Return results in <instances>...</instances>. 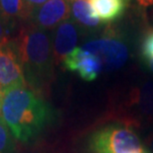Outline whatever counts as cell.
<instances>
[{
    "label": "cell",
    "mask_w": 153,
    "mask_h": 153,
    "mask_svg": "<svg viewBox=\"0 0 153 153\" xmlns=\"http://www.w3.org/2000/svg\"><path fill=\"white\" fill-rule=\"evenodd\" d=\"M23 69L26 85L44 98L55 78V58L52 35L31 23L22 25L13 38Z\"/></svg>",
    "instance_id": "7a4b0ae2"
},
{
    "label": "cell",
    "mask_w": 153,
    "mask_h": 153,
    "mask_svg": "<svg viewBox=\"0 0 153 153\" xmlns=\"http://www.w3.org/2000/svg\"><path fill=\"white\" fill-rule=\"evenodd\" d=\"M70 16L69 0H49L32 11L28 23L48 31L56 29L61 23L70 19Z\"/></svg>",
    "instance_id": "8992f818"
},
{
    "label": "cell",
    "mask_w": 153,
    "mask_h": 153,
    "mask_svg": "<svg viewBox=\"0 0 153 153\" xmlns=\"http://www.w3.org/2000/svg\"><path fill=\"white\" fill-rule=\"evenodd\" d=\"M128 1H129V0H128Z\"/></svg>",
    "instance_id": "7402d4cb"
},
{
    "label": "cell",
    "mask_w": 153,
    "mask_h": 153,
    "mask_svg": "<svg viewBox=\"0 0 153 153\" xmlns=\"http://www.w3.org/2000/svg\"><path fill=\"white\" fill-rule=\"evenodd\" d=\"M135 153H150V152H149V151H148V150H147V149H146V148H143V149H141L140 151H138V152H135Z\"/></svg>",
    "instance_id": "ffe728a7"
},
{
    "label": "cell",
    "mask_w": 153,
    "mask_h": 153,
    "mask_svg": "<svg viewBox=\"0 0 153 153\" xmlns=\"http://www.w3.org/2000/svg\"><path fill=\"white\" fill-rule=\"evenodd\" d=\"M149 146H150L151 150H152V152H153V138L150 140V143H149Z\"/></svg>",
    "instance_id": "44dd1931"
},
{
    "label": "cell",
    "mask_w": 153,
    "mask_h": 153,
    "mask_svg": "<svg viewBox=\"0 0 153 153\" xmlns=\"http://www.w3.org/2000/svg\"><path fill=\"white\" fill-rule=\"evenodd\" d=\"M138 4L142 6H151L153 5V0H137Z\"/></svg>",
    "instance_id": "e0dca14e"
},
{
    "label": "cell",
    "mask_w": 153,
    "mask_h": 153,
    "mask_svg": "<svg viewBox=\"0 0 153 153\" xmlns=\"http://www.w3.org/2000/svg\"><path fill=\"white\" fill-rule=\"evenodd\" d=\"M32 9L25 0H0V15L6 22L9 30L19 23H27Z\"/></svg>",
    "instance_id": "30bf717a"
},
{
    "label": "cell",
    "mask_w": 153,
    "mask_h": 153,
    "mask_svg": "<svg viewBox=\"0 0 153 153\" xmlns=\"http://www.w3.org/2000/svg\"><path fill=\"white\" fill-rule=\"evenodd\" d=\"M134 103L143 115H153V83H145L140 89L136 91Z\"/></svg>",
    "instance_id": "7c38bea8"
},
{
    "label": "cell",
    "mask_w": 153,
    "mask_h": 153,
    "mask_svg": "<svg viewBox=\"0 0 153 153\" xmlns=\"http://www.w3.org/2000/svg\"><path fill=\"white\" fill-rule=\"evenodd\" d=\"M0 117L22 148L33 146L58 120L56 109L27 86L4 93Z\"/></svg>",
    "instance_id": "6da1fadb"
},
{
    "label": "cell",
    "mask_w": 153,
    "mask_h": 153,
    "mask_svg": "<svg viewBox=\"0 0 153 153\" xmlns=\"http://www.w3.org/2000/svg\"><path fill=\"white\" fill-rule=\"evenodd\" d=\"M3 95H4V93H3V90L1 86H0V110H1V104H2V99H3Z\"/></svg>",
    "instance_id": "ac0fdd59"
},
{
    "label": "cell",
    "mask_w": 153,
    "mask_h": 153,
    "mask_svg": "<svg viewBox=\"0 0 153 153\" xmlns=\"http://www.w3.org/2000/svg\"><path fill=\"white\" fill-rule=\"evenodd\" d=\"M26 2H27V4L29 5V7L32 9V11L34 10V9L40 7L41 5H43L44 3H46L49 0H25Z\"/></svg>",
    "instance_id": "2e32d148"
},
{
    "label": "cell",
    "mask_w": 153,
    "mask_h": 153,
    "mask_svg": "<svg viewBox=\"0 0 153 153\" xmlns=\"http://www.w3.org/2000/svg\"><path fill=\"white\" fill-rule=\"evenodd\" d=\"M89 2L103 23L120 19L128 5V0H89Z\"/></svg>",
    "instance_id": "8fae6325"
},
{
    "label": "cell",
    "mask_w": 153,
    "mask_h": 153,
    "mask_svg": "<svg viewBox=\"0 0 153 153\" xmlns=\"http://www.w3.org/2000/svg\"><path fill=\"white\" fill-rule=\"evenodd\" d=\"M72 20L84 32H96L102 28L99 20L90 6L89 0H69Z\"/></svg>",
    "instance_id": "9c48e42d"
},
{
    "label": "cell",
    "mask_w": 153,
    "mask_h": 153,
    "mask_svg": "<svg viewBox=\"0 0 153 153\" xmlns=\"http://www.w3.org/2000/svg\"><path fill=\"white\" fill-rule=\"evenodd\" d=\"M20 145L7 125L0 117V153H18Z\"/></svg>",
    "instance_id": "4fadbf2b"
},
{
    "label": "cell",
    "mask_w": 153,
    "mask_h": 153,
    "mask_svg": "<svg viewBox=\"0 0 153 153\" xmlns=\"http://www.w3.org/2000/svg\"><path fill=\"white\" fill-rule=\"evenodd\" d=\"M9 31L10 30H9L7 24L0 15V45L5 44L11 39L9 37Z\"/></svg>",
    "instance_id": "9a60e30c"
},
{
    "label": "cell",
    "mask_w": 153,
    "mask_h": 153,
    "mask_svg": "<svg viewBox=\"0 0 153 153\" xmlns=\"http://www.w3.org/2000/svg\"><path fill=\"white\" fill-rule=\"evenodd\" d=\"M81 31L79 26L71 18L61 23L54 30L52 43L56 64L62 63L65 57L77 48Z\"/></svg>",
    "instance_id": "ba28073f"
},
{
    "label": "cell",
    "mask_w": 153,
    "mask_h": 153,
    "mask_svg": "<svg viewBox=\"0 0 153 153\" xmlns=\"http://www.w3.org/2000/svg\"><path fill=\"white\" fill-rule=\"evenodd\" d=\"M99 58L103 65V72H112L120 69L129 57L127 44L121 40L119 35L113 33L109 27L105 35L86 42L83 47Z\"/></svg>",
    "instance_id": "277c9868"
},
{
    "label": "cell",
    "mask_w": 153,
    "mask_h": 153,
    "mask_svg": "<svg viewBox=\"0 0 153 153\" xmlns=\"http://www.w3.org/2000/svg\"><path fill=\"white\" fill-rule=\"evenodd\" d=\"M143 148L136 132L121 123L103 126L89 138L90 153H135Z\"/></svg>",
    "instance_id": "3957f363"
},
{
    "label": "cell",
    "mask_w": 153,
    "mask_h": 153,
    "mask_svg": "<svg viewBox=\"0 0 153 153\" xmlns=\"http://www.w3.org/2000/svg\"><path fill=\"white\" fill-rule=\"evenodd\" d=\"M63 67L68 71L77 73L84 81L92 82L103 72V65L96 55L81 47L75 50L62 61Z\"/></svg>",
    "instance_id": "52a82bcc"
},
{
    "label": "cell",
    "mask_w": 153,
    "mask_h": 153,
    "mask_svg": "<svg viewBox=\"0 0 153 153\" xmlns=\"http://www.w3.org/2000/svg\"><path fill=\"white\" fill-rule=\"evenodd\" d=\"M140 53L144 65L153 73V29L146 32L141 43Z\"/></svg>",
    "instance_id": "5bb4252c"
},
{
    "label": "cell",
    "mask_w": 153,
    "mask_h": 153,
    "mask_svg": "<svg viewBox=\"0 0 153 153\" xmlns=\"http://www.w3.org/2000/svg\"><path fill=\"white\" fill-rule=\"evenodd\" d=\"M0 86L3 93L27 86L13 38L0 45Z\"/></svg>",
    "instance_id": "5b68a950"
},
{
    "label": "cell",
    "mask_w": 153,
    "mask_h": 153,
    "mask_svg": "<svg viewBox=\"0 0 153 153\" xmlns=\"http://www.w3.org/2000/svg\"><path fill=\"white\" fill-rule=\"evenodd\" d=\"M18 153H36V152H33V151H27V150H24V148L20 147V150H19Z\"/></svg>",
    "instance_id": "d6986e66"
}]
</instances>
